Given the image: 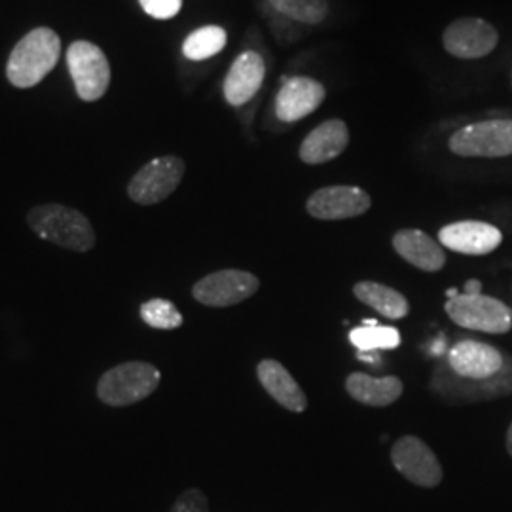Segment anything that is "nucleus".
Instances as JSON below:
<instances>
[{
	"mask_svg": "<svg viewBox=\"0 0 512 512\" xmlns=\"http://www.w3.org/2000/svg\"><path fill=\"white\" fill-rule=\"evenodd\" d=\"M27 224L38 238L74 253H88L97 243L90 219L61 203L35 205L27 213Z\"/></svg>",
	"mask_w": 512,
	"mask_h": 512,
	"instance_id": "obj_1",
	"label": "nucleus"
},
{
	"mask_svg": "<svg viewBox=\"0 0 512 512\" xmlns=\"http://www.w3.org/2000/svg\"><path fill=\"white\" fill-rule=\"evenodd\" d=\"M61 54V40L54 29L37 27L19 40L14 46L6 76L12 86L27 90L40 84L48 74L54 71Z\"/></svg>",
	"mask_w": 512,
	"mask_h": 512,
	"instance_id": "obj_2",
	"label": "nucleus"
},
{
	"mask_svg": "<svg viewBox=\"0 0 512 512\" xmlns=\"http://www.w3.org/2000/svg\"><path fill=\"white\" fill-rule=\"evenodd\" d=\"M162 382L160 370L145 361H129L109 368L97 382V399L112 408H124L150 397Z\"/></svg>",
	"mask_w": 512,
	"mask_h": 512,
	"instance_id": "obj_3",
	"label": "nucleus"
},
{
	"mask_svg": "<svg viewBox=\"0 0 512 512\" xmlns=\"http://www.w3.org/2000/svg\"><path fill=\"white\" fill-rule=\"evenodd\" d=\"M444 310L463 329L486 334H507L512 329L511 308L494 296L459 293L446 300Z\"/></svg>",
	"mask_w": 512,
	"mask_h": 512,
	"instance_id": "obj_4",
	"label": "nucleus"
},
{
	"mask_svg": "<svg viewBox=\"0 0 512 512\" xmlns=\"http://www.w3.org/2000/svg\"><path fill=\"white\" fill-rule=\"evenodd\" d=\"M461 158L512 156V120H484L458 129L448 143Z\"/></svg>",
	"mask_w": 512,
	"mask_h": 512,
	"instance_id": "obj_5",
	"label": "nucleus"
},
{
	"mask_svg": "<svg viewBox=\"0 0 512 512\" xmlns=\"http://www.w3.org/2000/svg\"><path fill=\"white\" fill-rule=\"evenodd\" d=\"M67 65L82 101H97L109 90V59L97 44L88 40L73 42L67 50Z\"/></svg>",
	"mask_w": 512,
	"mask_h": 512,
	"instance_id": "obj_6",
	"label": "nucleus"
},
{
	"mask_svg": "<svg viewBox=\"0 0 512 512\" xmlns=\"http://www.w3.org/2000/svg\"><path fill=\"white\" fill-rule=\"evenodd\" d=\"M186 165L179 156H160L143 165L128 184L131 202L156 205L167 200L183 181Z\"/></svg>",
	"mask_w": 512,
	"mask_h": 512,
	"instance_id": "obj_7",
	"label": "nucleus"
},
{
	"mask_svg": "<svg viewBox=\"0 0 512 512\" xmlns=\"http://www.w3.org/2000/svg\"><path fill=\"white\" fill-rule=\"evenodd\" d=\"M260 279L245 270H220L202 277L194 287L192 296L207 308H230L255 296Z\"/></svg>",
	"mask_w": 512,
	"mask_h": 512,
	"instance_id": "obj_8",
	"label": "nucleus"
},
{
	"mask_svg": "<svg viewBox=\"0 0 512 512\" xmlns=\"http://www.w3.org/2000/svg\"><path fill=\"white\" fill-rule=\"evenodd\" d=\"M391 463L397 473L420 488H437L444 478L437 454L427 442L414 435H404L393 444Z\"/></svg>",
	"mask_w": 512,
	"mask_h": 512,
	"instance_id": "obj_9",
	"label": "nucleus"
},
{
	"mask_svg": "<svg viewBox=\"0 0 512 512\" xmlns=\"http://www.w3.org/2000/svg\"><path fill=\"white\" fill-rule=\"evenodd\" d=\"M372 200L363 188L357 186H325L313 192L306 203V211L317 220H346L365 215Z\"/></svg>",
	"mask_w": 512,
	"mask_h": 512,
	"instance_id": "obj_10",
	"label": "nucleus"
},
{
	"mask_svg": "<svg viewBox=\"0 0 512 512\" xmlns=\"http://www.w3.org/2000/svg\"><path fill=\"white\" fill-rule=\"evenodd\" d=\"M499 35L492 23L478 18H463L448 25L442 35L446 52L459 59H480L492 54Z\"/></svg>",
	"mask_w": 512,
	"mask_h": 512,
	"instance_id": "obj_11",
	"label": "nucleus"
},
{
	"mask_svg": "<svg viewBox=\"0 0 512 512\" xmlns=\"http://www.w3.org/2000/svg\"><path fill=\"white\" fill-rule=\"evenodd\" d=\"M505 366V355L499 349L476 340H461L448 351V368L463 380H490Z\"/></svg>",
	"mask_w": 512,
	"mask_h": 512,
	"instance_id": "obj_12",
	"label": "nucleus"
},
{
	"mask_svg": "<svg viewBox=\"0 0 512 512\" xmlns=\"http://www.w3.org/2000/svg\"><path fill=\"white\" fill-rule=\"evenodd\" d=\"M439 243L459 255L484 256L503 243V234L488 222L459 220L440 228Z\"/></svg>",
	"mask_w": 512,
	"mask_h": 512,
	"instance_id": "obj_13",
	"label": "nucleus"
},
{
	"mask_svg": "<svg viewBox=\"0 0 512 512\" xmlns=\"http://www.w3.org/2000/svg\"><path fill=\"white\" fill-rule=\"evenodd\" d=\"M325 86L308 76L283 78V86L275 97V116L281 122L293 124L321 107Z\"/></svg>",
	"mask_w": 512,
	"mask_h": 512,
	"instance_id": "obj_14",
	"label": "nucleus"
},
{
	"mask_svg": "<svg viewBox=\"0 0 512 512\" xmlns=\"http://www.w3.org/2000/svg\"><path fill=\"white\" fill-rule=\"evenodd\" d=\"M258 382L264 387V391L281 404L285 410L302 414L308 408V397L304 389L291 376V372L275 359H264L256 365Z\"/></svg>",
	"mask_w": 512,
	"mask_h": 512,
	"instance_id": "obj_15",
	"label": "nucleus"
},
{
	"mask_svg": "<svg viewBox=\"0 0 512 512\" xmlns=\"http://www.w3.org/2000/svg\"><path fill=\"white\" fill-rule=\"evenodd\" d=\"M266 76L262 55L243 52L224 78V97L232 107L247 105L255 97Z\"/></svg>",
	"mask_w": 512,
	"mask_h": 512,
	"instance_id": "obj_16",
	"label": "nucleus"
},
{
	"mask_svg": "<svg viewBox=\"0 0 512 512\" xmlns=\"http://www.w3.org/2000/svg\"><path fill=\"white\" fill-rule=\"evenodd\" d=\"M393 249L421 272L435 274L446 266V253L439 241L418 228H404L393 236Z\"/></svg>",
	"mask_w": 512,
	"mask_h": 512,
	"instance_id": "obj_17",
	"label": "nucleus"
},
{
	"mask_svg": "<svg viewBox=\"0 0 512 512\" xmlns=\"http://www.w3.org/2000/svg\"><path fill=\"white\" fill-rule=\"evenodd\" d=\"M349 145V129L342 120H327L311 129L300 145V160L308 165L327 164L336 160Z\"/></svg>",
	"mask_w": 512,
	"mask_h": 512,
	"instance_id": "obj_18",
	"label": "nucleus"
},
{
	"mask_svg": "<svg viewBox=\"0 0 512 512\" xmlns=\"http://www.w3.org/2000/svg\"><path fill=\"white\" fill-rule=\"evenodd\" d=\"M346 391L349 397L365 406H389L403 397L404 385L397 376L374 378L365 372H351L346 378Z\"/></svg>",
	"mask_w": 512,
	"mask_h": 512,
	"instance_id": "obj_19",
	"label": "nucleus"
},
{
	"mask_svg": "<svg viewBox=\"0 0 512 512\" xmlns=\"http://www.w3.org/2000/svg\"><path fill=\"white\" fill-rule=\"evenodd\" d=\"M353 294L359 302L378 311L389 321H399L410 313V304L403 293L376 281H359L353 287Z\"/></svg>",
	"mask_w": 512,
	"mask_h": 512,
	"instance_id": "obj_20",
	"label": "nucleus"
},
{
	"mask_svg": "<svg viewBox=\"0 0 512 512\" xmlns=\"http://www.w3.org/2000/svg\"><path fill=\"white\" fill-rule=\"evenodd\" d=\"M228 42L226 31L219 25H207L190 33L183 44V54L190 61H203L220 54Z\"/></svg>",
	"mask_w": 512,
	"mask_h": 512,
	"instance_id": "obj_21",
	"label": "nucleus"
},
{
	"mask_svg": "<svg viewBox=\"0 0 512 512\" xmlns=\"http://www.w3.org/2000/svg\"><path fill=\"white\" fill-rule=\"evenodd\" d=\"M349 342L359 351H380V349H397L401 346V332L395 327H357L349 332Z\"/></svg>",
	"mask_w": 512,
	"mask_h": 512,
	"instance_id": "obj_22",
	"label": "nucleus"
},
{
	"mask_svg": "<svg viewBox=\"0 0 512 512\" xmlns=\"http://www.w3.org/2000/svg\"><path fill=\"white\" fill-rule=\"evenodd\" d=\"M275 12L298 23L317 25L327 18L329 6L325 0H270Z\"/></svg>",
	"mask_w": 512,
	"mask_h": 512,
	"instance_id": "obj_23",
	"label": "nucleus"
},
{
	"mask_svg": "<svg viewBox=\"0 0 512 512\" xmlns=\"http://www.w3.org/2000/svg\"><path fill=\"white\" fill-rule=\"evenodd\" d=\"M141 319L148 327L158 330H175L183 327L184 319L177 306L164 298H152L145 304H141L139 310Z\"/></svg>",
	"mask_w": 512,
	"mask_h": 512,
	"instance_id": "obj_24",
	"label": "nucleus"
},
{
	"mask_svg": "<svg viewBox=\"0 0 512 512\" xmlns=\"http://www.w3.org/2000/svg\"><path fill=\"white\" fill-rule=\"evenodd\" d=\"M169 512H209V499L202 490L190 488L175 499Z\"/></svg>",
	"mask_w": 512,
	"mask_h": 512,
	"instance_id": "obj_25",
	"label": "nucleus"
},
{
	"mask_svg": "<svg viewBox=\"0 0 512 512\" xmlns=\"http://www.w3.org/2000/svg\"><path fill=\"white\" fill-rule=\"evenodd\" d=\"M139 4L154 19L175 18L183 8V0H139Z\"/></svg>",
	"mask_w": 512,
	"mask_h": 512,
	"instance_id": "obj_26",
	"label": "nucleus"
},
{
	"mask_svg": "<svg viewBox=\"0 0 512 512\" xmlns=\"http://www.w3.org/2000/svg\"><path fill=\"white\" fill-rule=\"evenodd\" d=\"M465 294H482L480 291H482V283L478 281V279H469L467 283H465Z\"/></svg>",
	"mask_w": 512,
	"mask_h": 512,
	"instance_id": "obj_27",
	"label": "nucleus"
},
{
	"mask_svg": "<svg viewBox=\"0 0 512 512\" xmlns=\"http://www.w3.org/2000/svg\"><path fill=\"white\" fill-rule=\"evenodd\" d=\"M505 446H507V452H509V456L512 458V421L511 425H509V429H507V437H505Z\"/></svg>",
	"mask_w": 512,
	"mask_h": 512,
	"instance_id": "obj_28",
	"label": "nucleus"
},
{
	"mask_svg": "<svg viewBox=\"0 0 512 512\" xmlns=\"http://www.w3.org/2000/svg\"><path fill=\"white\" fill-rule=\"evenodd\" d=\"M458 294V289H448V291H446V298L450 300V298H456Z\"/></svg>",
	"mask_w": 512,
	"mask_h": 512,
	"instance_id": "obj_29",
	"label": "nucleus"
}]
</instances>
